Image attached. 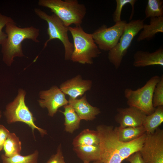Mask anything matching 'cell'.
<instances>
[{"instance_id": "6da1fadb", "label": "cell", "mask_w": 163, "mask_h": 163, "mask_svg": "<svg viewBox=\"0 0 163 163\" xmlns=\"http://www.w3.org/2000/svg\"><path fill=\"white\" fill-rule=\"evenodd\" d=\"M100 142V159L97 163H121L142 147L146 133L133 141L123 142L118 139L115 127L100 125L96 127Z\"/></svg>"}, {"instance_id": "7a4b0ae2", "label": "cell", "mask_w": 163, "mask_h": 163, "mask_svg": "<svg viewBox=\"0 0 163 163\" xmlns=\"http://www.w3.org/2000/svg\"><path fill=\"white\" fill-rule=\"evenodd\" d=\"M5 31L7 37L2 45L3 60L8 66L11 65L16 57L25 56L22 49V43L26 39H30L38 43L37 39L39 30L33 26L24 28L18 27L14 21L5 25Z\"/></svg>"}, {"instance_id": "3957f363", "label": "cell", "mask_w": 163, "mask_h": 163, "mask_svg": "<svg viewBox=\"0 0 163 163\" xmlns=\"http://www.w3.org/2000/svg\"><path fill=\"white\" fill-rule=\"evenodd\" d=\"M38 5L50 9L67 27L81 26L86 13L85 5L77 0H39Z\"/></svg>"}, {"instance_id": "277c9868", "label": "cell", "mask_w": 163, "mask_h": 163, "mask_svg": "<svg viewBox=\"0 0 163 163\" xmlns=\"http://www.w3.org/2000/svg\"><path fill=\"white\" fill-rule=\"evenodd\" d=\"M73 39L74 49L71 60L85 64L93 63V59L101 52L95 42L91 34L85 32L81 26L68 27Z\"/></svg>"}, {"instance_id": "5b68a950", "label": "cell", "mask_w": 163, "mask_h": 163, "mask_svg": "<svg viewBox=\"0 0 163 163\" xmlns=\"http://www.w3.org/2000/svg\"><path fill=\"white\" fill-rule=\"evenodd\" d=\"M26 94L24 90L19 89L16 97L12 101L7 105L4 115L7 123L8 124H11L18 122H23L31 129L34 138L35 129L37 130L41 136L43 137L47 134V131L38 127L35 124V118L25 102Z\"/></svg>"}, {"instance_id": "8992f818", "label": "cell", "mask_w": 163, "mask_h": 163, "mask_svg": "<svg viewBox=\"0 0 163 163\" xmlns=\"http://www.w3.org/2000/svg\"><path fill=\"white\" fill-rule=\"evenodd\" d=\"M100 140L97 131L85 129L73 139V150L83 161L97 163L100 159Z\"/></svg>"}, {"instance_id": "52a82bcc", "label": "cell", "mask_w": 163, "mask_h": 163, "mask_svg": "<svg viewBox=\"0 0 163 163\" xmlns=\"http://www.w3.org/2000/svg\"><path fill=\"white\" fill-rule=\"evenodd\" d=\"M160 78L157 75L152 76L143 86L136 90L126 88L124 94L129 107L136 108L147 115L154 112L156 108L153 106L152 104L153 92Z\"/></svg>"}, {"instance_id": "ba28073f", "label": "cell", "mask_w": 163, "mask_h": 163, "mask_svg": "<svg viewBox=\"0 0 163 163\" xmlns=\"http://www.w3.org/2000/svg\"><path fill=\"white\" fill-rule=\"evenodd\" d=\"M34 11L37 16L45 21L48 24L47 33L49 38L44 43L43 49L46 46L49 41L53 39H58L64 46L65 60L71 59L74 46L73 43L70 41L69 38L68 27L66 26L63 22L54 14L49 15L38 8H34Z\"/></svg>"}, {"instance_id": "9c48e42d", "label": "cell", "mask_w": 163, "mask_h": 163, "mask_svg": "<svg viewBox=\"0 0 163 163\" xmlns=\"http://www.w3.org/2000/svg\"><path fill=\"white\" fill-rule=\"evenodd\" d=\"M144 24V20L140 19L131 20L126 24L119 42L108 53V60L116 69L120 66L133 40L142 30Z\"/></svg>"}, {"instance_id": "30bf717a", "label": "cell", "mask_w": 163, "mask_h": 163, "mask_svg": "<svg viewBox=\"0 0 163 163\" xmlns=\"http://www.w3.org/2000/svg\"><path fill=\"white\" fill-rule=\"evenodd\" d=\"M126 23V21L121 20L110 27L103 25L91 34L99 49L109 51L114 47L119 42Z\"/></svg>"}, {"instance_id": "8fae6325", "label": "cell", "mask_w": 163, "mask_h": 163, "mask_svg": "<svg viewBox=\"0 0 163 163\" xmlns=\"http://www.w3.org/2000/svg\"><path fill=\"white\" fill-rule=\"evenodd\" d=\"M139 151L143 163H163V130L158 128L154 133H146Z\"/></svg>"}, {"instance_id": "7c38bea8", "label": "cell", "mask_w": 163, "mask_h": 163, "mask_svg": "<svg viewBox=\"0 0 163 163\" xmlns=\"http://www.w3.org/2000/svg\"><path fill=\"white\" fill-rule=\"evenodd\" d=\"M39 95L40 99L38 102L40 106L46 108L48 115L51 117L54 116L59 108L69 104L65 94L56 86L48 90L40 91Z\"/></svg>"}, {"instance_id": "4fadbf2b", "label": "cell", "mask_w": 163, "mask_h": 163, "mask_svg": "<svg viewBox=\"0 0 163 163\" xmlns=\"http://www.w3.org/2000/svg\"><path fill=\"white\" fill-rule=\"evenodd\" d=\"M117 111L115 120L119 125L118 127L121 128L142 126L147 115L141 110L133 107L119 108Z\"/></svg>"}, {"instance_id": "5bb4252c", "label": "cell", "mask_w": 163, "mask_h": 163, "mask_svg": "<svg viewBox=\"0 0 163 163\" xmlns=\"http://www.w3.org/2000/svg\"><path fill=\"white\" fill-rule=\"evenodd\" d=\"M91 86V81L83 80L78 75L62 83L60 89L64 94L69 95V98L75 99L89 90Z\"/></svg>"}, {"instance_id": "9a60e30c", "label": "cell", "mask_w": 163, "mask_h": 163, "mask_svg": "<svg viewBox=\"0 0 163 163\" xmlns=\"http://www.w3.org/2000/svg\"><path fill=\"white\" fill-rule=\"evenodd\" d=\"M133 66L136 67H144L150 66H163V49L160 47L155 51L138 50L134 55Z\"/></svg>"}, {"instance_id": "2e32d148", "label": "cell", "mask_w": 163, "mask_h": 163, "mask_svg": "<svg viewBox=\"0 0 163 163\" xmlns=\"http://www.w3.org/2000/svg\"><path fill=\"white\" fill-rule=\"evenodd\" d=\"M69 104L71 105L81 120H93L101 112L99 109L91 105L85 95L79 99L69 98Z\"/></svg>"}, {"instance_id": "e0dca14e", "label": "cell", "mask_w": 163, "mask_h": 163, "mask_svg": "<svg viewBox=\"0 0 163 163\" xmlns=\"http://www.w3.org/2000/svg\"><path fill=\"white\" fill-rule=\"evenodd\" d=\"M137 40H150L158 33H163V16L150 18L149 24H144Z\"/></svg>"}, {"instance_id": "ac0fdd59", "label": "cell", "mask_w": 163, "mask_h": 163, "mask_svg": "<svg viewBox=\"0 0 163 163\" xmlns=\"http://www.w3.org/2000/svg\"><path fill=\"white\" fill-rule=\"evenodd\" d=\"M163 122V106L157 107L152 114L146 115L143 123L146 133H154Z\"/></svg>"}, {"instance_id": "d6986e66", "label": "cell", "mask_w": 163, "mask_h": 163, "mask_svg": "<svg viewBox=\"0 0 163 163\" xmlns=\"http://www.w3.org/2000/svg\"><path fill=\"white\" fill-rule=\"evenodd\" d=\"M64 108V111L61 112L65 117V130L72 134L79 128L81 120L71 105L68 104Z\"/></svg>"}, {"instance_id": "ffe728a7", "label": "cell", "mask_w": 163, "mask_h": 163, "mask_svg": "<svg viewBox=\"0 0 163 163\" xmlns=\"http://www.w3.org/2000/svg\"><path fill=\"white\" fill-rule=\"evenodd\" d=\"M115 128L119 140L123 142L131 141L146 133L142 125L138 127H128L122 128L118 127Z\"/></svg>"}, {"instance_id": "44dd1931", "label": "cell", "mask_w": 163, "mask_h": 163, "mask_svg": "<svg viewBox=\"0 0 163 163\" xmlns=\"http://www.w3.org/2000/svg\"><path fill=\"white\" fill-rule=\"evenodd\" d=\"M3 149L4 155L7 157L21 154V141L15 133L10 132L4 144Z\"/></svg>"}, {"instance_id": "7402d4cb", "label": "cell", "mask_w": 163, "mask_h": 163, "mask_svg": "<svg viewBox=\"0 0 163 163\" xmlns=\"http://www.w3.org/2000/svg\"><path fill=\"white\" fill-rule=\"evenodd\" d=\"M39 152L37 150L26 155H17L10 157L2 154L1 158L2 163H38Z\"/></svg>"}, {"instance_id": "603a6c76", "label": "cell", "mask_w": 163, "mask_h": 163, "mask_svg": "<svg viewBox=\"0 0 163 163\" xmlns=\"http://www.w3.org/2000/svg\"><path fill=\"white\" fill-rule=\"evenodd\" d=\"M145 14V18L163 16V1L148 0Z\"/></svg>"}, {"instance_id": "cb8c5ba5", "label": "cell", "mask_w": 163, "mask_h": 163, "mask_svg": "<svg viewBox=\"0 0 163 163\" xmlns=\"http://www.w3.org/2000/svg\"><path fill=\"white\" fill-rule=\"evenodd\" d=\"M137 1L136 0H116V8L112 15L113 21L116 23L121 21V17L122 8L124 6L128 4H130L132 8L129 18V20H131L134 14V5Z\"/></svg>"}, {"instance_id": "d4e9b609", "label": "cell", "mask_w": 163, "mask_h": 163, "mask_svg": "<svg viewBox=\"0 0 163 163\" xmlns=\"http://www.w3.org/2000/svg\"><path fill=\"white\" fill-rule=\"evenodd\" d=\"M152 104L155 108L163 106V76L162 75L159 81L156 84L154 89Z\"/></svg>"}, {"instance_id": "484cf974", "label": "cell", "mask_w": 163, "mask_h": 163, "mask_svg": "<svg viewBox=\"0 0 163 163\" xmlns=\"http://www.w3.org/2000/svg\"><path fill=\"white\" fill-rule=\"evenodd\" d=\"M14 21L11 17L2 15L0 13V45H2L7 37V35L2 29L9 22Z\"/></svg>"}, {"instance_id": "4316f807", "label": "cell", "mask_w": 163, "mask_h": 163, "mask_svg": "<svg viewBox=\"0 0 163 163\" xmlns=\"http://www.w3.org/2000/svg\"><path fill=\"white\" fill-rule=\"evenodd\" d=\"M46 163H66L64 160L61 144L58 145L56 153L52 155Z\"/></svg>"}, {"instance_id": "83f0119b", "label": "cell", "mask_w": 163, "mask_h": 163, "mask_svg": "<svg viewBox=\"0 0 163 163\" xmlns=\"http://www.w3.org/2000/svg\"><path fill=\"white\" fill-rule=\"evenodd\" d=\"M10 133L5 126L0 124V151L2 149L4 144Z\"/></svg>"}, {"instance_id": "f1b7e54d", "label": "cell", "mask_w": 163, "mask_h": 163, "mask_svg": "<svg viewBox=\"0 0 163 163\" xmlns=\"http://www.w3.org/2000/svg\"><path fill=\"white\" fill-rule=\"evenodd\" d=\"M126 159L130 163H143L142 159L139 151L133 153Z\"/></svg>"}, {"instance_id": "f546056e", "label": "cell", "mask_w": 163, "mask_h": 163, "mask_svg": "<svg viewBox=\"0 0 163 163\" xmlns=\"http://www.w3.org/2000/svg\"><path fill=\"white\" fill-rule=\"evenodd\" d=\"M83 162V163H90L89 162L87 161H84Z\"/></svg>"}]
</instances>
